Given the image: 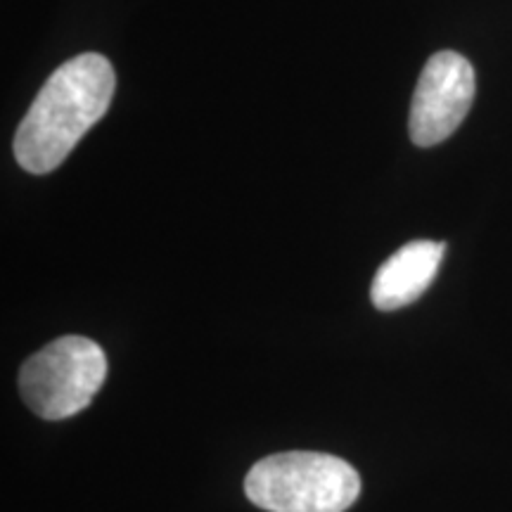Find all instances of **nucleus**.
Returning <instances> with one entry per match:
<instances>
[{
	"instance_id": "nucleus-3",
	"label": "nucleus",
	"mask_w": 512,
	"mask_h": 512,
	"mask_svg": "<svg viewBox=\"0 0 512 512\" xmlns=\"http://www.w3.org/2000/svg\"><path fill=\"white\" fill-rule=\"evenodd\" d=\"M107 377V356L98 342L67 335L24 361L19 392L43 420H67L86 411Z\"/></svg>"
},
{
	"instance_id": "nucleus-2",
	"label": "nucleus",
	"mask_w": 512,
	"mask_h": 512,
	"mask_svg": "<svg viewBox=\"0 0 512 512\" xmlns=\"http://www.w3.org/2000/svg\"><path fill=\"white\" fill-rule=\"evenodd\" d=\"M245 494L268 512H344L361 494V477L328 453H273L249 470Z\"/></svg>"
},
{
	"instance_id": "nucleus-5",
	"label": "nucleus",
	"mask_w": 512,
	"mask_h": 512,
	"mask_svg": "<svg viewBox=\"0 0 512 512\" xmlns=\"http://www.w3.org/2000/svg\"><path fill=\"white\" fill-rule=\"evenodd\" d=\"M446 254L444 242L413 240L377 268L370 299L380 311H396L425 294Z\"/></svg>"
},
{
	"instance_id": "nucleus-4",
	"label": "nucleus",
	"mask_w": 512,
	"mask_h": 512,
	"mask_svg": "<svg viewBox=\"0 0 512 512\" xmlns=\"http://www.w3.org/2000/svg\"><path fill=\"white\" fill-rule=\"evenodd\" d=\"M475 69L453 50H441L427 60L415 88L408 131L418 147L444 143L458 131L475 100Z\"/></svg>"
},
{
	"instance_id": "nucleus-1",
	"label": "nucleus",
	"mask_w": 512,
	"mask_h": 512,
	"mask_svg": "<svg viewBox=\"0 0 512 512\" xmlns=\"http://www.w3.org/2000/svg\"><path fill=\"white\" fill-rule=\"evenodd\" d=\"M117 76L107 57L76 55L43 83L17 128L15 157L29 174H50L72 155L76 143L105 117Z\"/></svg>"
}]
</instances>
